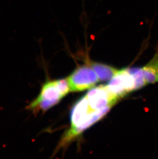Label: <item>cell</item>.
<instances>
[{
	"label": "cell",
	"mask_w": 158,
	"mask_h": 159,
	"mask_svg": "<svg viewBox=\"0 0 158 159\" xmlns=\"http://www.w3.org/2000/svg\"><path fill=\"white\" fill-rule=\"evenodd\" d=\"M87 63L94 70L98 77L99 81L110 80L119 70L108 65L86 60Z\"/></svg>",
	"instance_id": "obj_6"
},
{
	"label": "cell",
	"mask_w": 158,
	"mask_h": 159,
	"mask_svg": "<svg viewBox=\"0 0 158 159\" xmlns=\"http://www.w3.org/2000/svg\"><path fill=\"white\" fill-rule=\"evenodd\" d=\"M153 59H154V61L155 62L156 64L157 65V66L158 67V48H157V52H156V53L155 54V55H154V57H153Z\"/></svg>",
	"instance_id": "obj_8"
},
{
	"label": "cell",
	"mask_w": 158,
	"mask_h": 159,
	"mask_svg": "<svg viewBox=\"0 0 158 159\" xmlns=\"http://www.w3.org/2000/svg\"><path fill=\"white\" fill-rule=\"evenodd\" d=\"M112 107L113 106H108L99 111H93L90 109L86 96L82 97L72 109L71 127L64 134L55 151L65 147L84 131L100 120L108 113Z\"/></svg>",
	"instance_id": "obj_1"
},
{
	"label": "cell",
	"mask_w": 158,
	"mask_h": 159,
	"mask_svg": "<svg viewBox=\"0 0 158 159\" xmlns=\"http://www.w3.org/2000/svg\"><path fill=\"white\" fill-rule=\"evenodd\" d=\"M85 96L90 109L93 111H99L108 106H113L119 101L108 90L106 86H99L92 89Z\"/></svg>",
	"instance_id": "obj_5"
},
{
	"label": "cell",
	"mask_w": 158,
	"mask_h": 159,
	"mask_svg": "<svg viewBox=\"0 0 158 159\" xmlns=\"http://www.w3.org/2000/svg\"><path fill=\"white\" fill-rule=\"evenodd\" d=\"M63 98L57 80H48L42 84L39 94L26 109L34 116L44 113L58 104Z\"/></svg>",
	"instance_id": "obj_2"
},
{
	"label": "cell",
	"mask_w": 158,
	"mask_h": 159,
	"mask_svg": "<svg viewBox=\"0 0 158 159\" xmlns=\"http://www.w3.org/2000/svg\"><path fill=\"white\" fill-rule=\"evenodd\" d=\"M70 92L82 91L94 87L99 81L94 70L87 63L77 68L67 78Z\"/></svg>",
	"instance_id": "obj_3"
},
{
	"label": "cell",
	"mask_w": 158,
	"mask_h": 159,
	"mask_svg": "<svg viewBox=\"0 0 158 159\" xmlns=\"http://www.w3.org/2000/svg\"><path fill=\"white\" fill-rule=\"evenodd\" d=\"M106 87L112 94L119 100L135 90V81L127 69H124L119 70Z\"/></svg>",
	"instance_id": "obj_4"
},
{
	"label": "cell",
	"mask_w": 158,
	"mask_h": 159,
	"mask_svg": "<svg viewBox=\"0 0 158 159\" xmlns=\"http://www.w3.org/2000/svg\"><path fill=\"white\" fill-rule=\"evenodd\" d=\"M128 72L134 78L135 81V90H139L147 84L143 73V68H130L127 69Z\"/></svg>",
	"instance_id": "obj_7"
}]
</instances>
